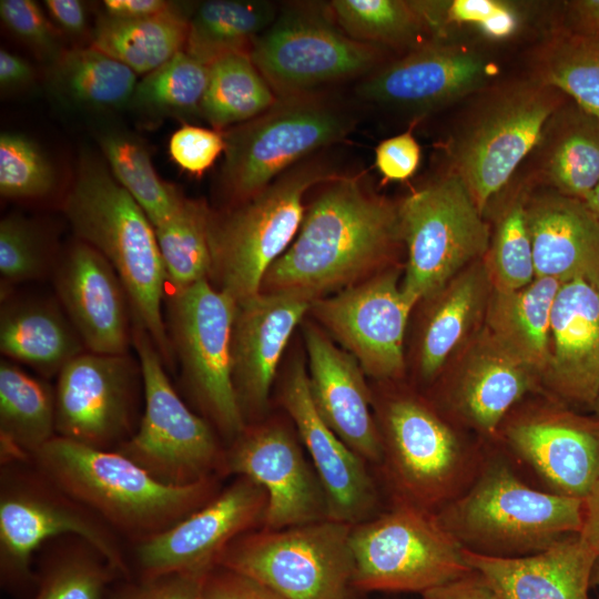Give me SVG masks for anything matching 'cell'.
<instances>
[{
  "mask_svg": "<svg viewBox=\"0 0 599 599\" xmlns=\"http://www.w3.org/2000/svg\"><path fill=\"white\" fill-rule=\"evenodd\" d=\"M399 240L398 207L359 176L338 174L306 205L295 238L266 272L261 292L315 301L358 283Z\"/></svg>",
  "mask_w": 599,
  "mask_h": 599,
  "instance_id": "6da1fadb",
  "label": "cell"
},
{
  "mask_svg": "<svg viewBox=\"0 0 599 599\" xmlns=\"http://www.w3.org/2000/svg\"><path fill=\"white\" fill-rule=\"evenodd\" d=\"M32 460L55 487L135 542L172 527L221 490L220 476L171 486L118 450L60 436L47 443Z\"/></svg>",
  "mask_w": 599,
  "mask_h": 599,
  "instance_id": "7a4b0ae2",
  "label": "cell"
},
{
  "mask_svg": "<svg viewBox=\"0 0 599 599\" xmlns=\"http://www.w3.org/2000/svg\"><path fill=\"white\" fill-rule=\"evenodd\" d=\"M78 240L102 254L119 275L136 324L152 338L164 364L174 361L163 321L166 274L154 226L109 167L84 158L63 200Z\"/></svg>",
  "mask_w": 599,
  "mask_h": 599,
  "instance_id": "3957f363",
  "label": "cell"
},
{
  "mask_svg": "<svg viewBox=\"0 0 599 599\" xmlns=\"http://www.w3.org/2000/svg\"><path fill=\"white\" fill-rule=\"evenodd\" d=\"M582 510L583 499L534 488L507 458L489 457L467 489L435 516L463 549L516 558L579 534Z\"/></svg>",
  "mask_w": 599,
  "mask_h": 599,
  "instance_id": "277c9868",
  "label": "cell"
},
{
  "mask_svg": "<svg viewBox=\"0 0 599 599\" xmlns=\"http://www.w3.org/2000/svg\"><path fill=\"white\" fill-rule=\"evenodd\" d=\"M564 94L531 77L478 91L443 144L457 175L483 213L490 199L538 146Z\"/></svg>",
  "mask_w": 599,
  "mask_h": 599,
  "instance_id": "5b68a950",
  "label": "cell"
},
{
  "mask_svg": "<svg viewBox=\"0 0 599 599\" xmlns=\"http://www.w3.org/2000/svg\"><path fill=\"white\" fill-rule=\"evenodd\" d=\"M338 174L326 162L304 160L246 201L222 213L211 210L209 281L236 302L260 293L266 272L301 227L305 195Z\"/></svg>",
  "mask_w": 599,
  "mask_h": 599,
  "instance_id": "8992f818",
  "label": "cell"
},
{
  "mask_svg": "<svg viewBox=\"0 0 599 599\" xmlns=\"http://www.w3.org/2000/svg\"><path fill=\"white\" fill-rule=\"evenodd\" d=\"M375 417L382 443L378 467L394 502L436 512L474 480L483 458L420 399L395 395Z\"/></svg>",
  "mask_w": 599,
  "mask_h": 599,
  "instance_id": "52a82bcc",
  "label": "cell"
},
{
  "mask_svg": "<svg viewBox=\"0 0 599 599\" xmlns=\"http://www.w3.org/2000/svg\"><path fill=\"white\" fill-rule=\"evenodd\" d=\"M355 119L316 93L277 98L262 114L224 132L221 186L230 206L246 201L315 151L342 141Z\"/></svg>",
  "mask_w": 599,
  "mask_h": 599,
  "instance_id": "ba28073f",
  "label": "cell"
},
{
  "mask_svg": "<svg viewBox=\"0 0 599 599\" xmlns=\"http://www.w3.org/2000/svg\"><path fill=\"white\" fill-rule=\"evenodd\" d=\"M352 525L325 519L235 538L220 567L255 579L285 599H356Z\"/></svg>",
  "mask_w": 599,
  "mask_h": 599,
  "instance_id": "9c48e42d",
  "label": "cell"
},
{
  "mask_svg": "<svg viewBox=\"0 0 599 599\" xmlns=\"http://www.w3.org/2000/svg\"><path fill=\"white\" fill-rule=\"evenodd\" d=\"M351 545L358 591L422 595L474 570L435 512L404 502L352 526Z\"/></svg>",
  "mask_w": 599,
  "mask_h": 599,
  "instance_id": "30bf717a",
  "label": "cell"
},
{
  "mask_svg": "<svg viewBox=\"0 0 599 599\" xmlns=\"http://www.w3.org/2000/svg\"><path fill=\"white\" fill-rule=\"evenodd\" d=\"M144 389V413L135 434L118 451L159 481L186 486L222 476L223 450L209 422L194 414L172 387L149 333L132 329Z\"/></svg>",
  "mask_w": 599,
  "mask_h": 599,
  "instance_id": "8fae6325",
  "label": "cell"
},
{
  "mask_svg": "<svg viewBox=\"0 0 599 599\" xmlns=\"http://www.w3.org/2000/svg\"><path fill=\"white\" fill-rule=\"evenodd\" d=\"M407 247L402 290L413 304L438 294L489 246V227L464 182L444 173L398 206Z\"/></svg>",
  "mask_w": 599,
  "mask_h": 599,
  "instance_id": "7c38bea8",
  "label": "cell"
},
{
  "mask_svg": "<svg viewBox=\"0 0 599 599\" xmlns=\"http://www.w3.org/2000/svg\"><path fill=\"white\" fill-rule=\"evenodd\" d=\"M167 306V334L184 384L204 416L233 441L246 427L232 378L236 301L202 280L173 292Z\"/></svg>",
  "mask_w": 599,
  "mask_h": 599,
  "instance_id": "4fadbf2b",
  "label": "cell"
},
{
  "mask_svg": "<svg viewBox=\"0 0 599 599\" xmlns=\"http://www.w3.org/2000/svg\"><path fill=\"white\" fill-rule=\"evenodd\" d=\"M69 535L90 544L119 573H128L118 538L102 519L55 487L38 469L29 473L14 464L4 466L0 493L2 579L12 583L32 582L33 554L45 541Z\"/></svg>",
  "mask_w": 599,
  "mask_h": 599,
  "instance_id": "5bb4252c",
  "label": "cell"
},
{
  "mask_svg": "<svg viewBox=\"0 0 599 599\" xmlns=\"http://www.w3.org/2000/svg\"><path fill=\"white\" fill-rule=\"evenodd\" d=\"M250 57L275 95L286 98L372 72L383 55L319 14L287 11L255 39Z\"/></svg>",
  "mask_w": 599,
  "mask_h": 599,
  "instance_id": "9a60e30c",
  "label": "cell"
},
{
  "mask_svg": "<svg viewBox=\"0 0 599 599\" xmlns=\"http://www.w3.org/2000/svg\"><path fill=\"white\" fill-rule=\"evenodd\" d=\"M224 475L244 476L264 488L267 507L260 528L277 530L328 519L316 470L298 435L282 422L247 425L225 450Z\"/></svg>",
  "mask_w": 599,
  "mask_h": 599,
  "instance_id": "2e32d148",
  "label": "cell"
},
{
  "mask_svg": "<svg viewBox=\"0 0 599 599\" xmlns=\"http://www.w3.org/2000/svg\"><path fill=\"white\" fill-rule=\"evenodd\" d=\"M266 507L264 488L237 476L201 508L166 530L138 541V565L145 578L205 576L235 538L262 526Z\"/></svg>",
  "mask_w": 599,
  "mask_h": 599,
  "instance_id": "e0dca14e",
  "label": "cell"
},
{
  "mask_svg": "<svg viewBox=\"0 0 599 599\" xmlns=\"http://www.w3.org/2000/svg\"><path fill=\"white\" fill-rule=\"evenodd\" d=\"M397 271H386L313 301L309 312L366 375L387 380L404 369V335L414 307L398 283Z\"/></svg>",
  "mask_w": 599,
  "mask_h": 599,
  "instance_id": "ac0fdd59",
  "label": "cell"
},
{
  "mask_svg": "<svg viewBox=\"0 0 599 599\" xmlns=\"http://www.w3.org/2000/svg\"><path fill=\"white\" fill-rule=\"evenodd\" d=\"M128 355L82 353L58 374L55 434L108 449L132 428L135 370Z\"/></svg>",
  "mask_w": 599,
  "mask_h": 599,
  "instance_id": "d6986e66",
  "label": "cell"
},
{
  "mask_svg": "<svg viewBox=\"0 0 599 599\" xmlns=\"http://www.w3.org/2000/svg\"><path fill=\"white\" fill-rule=\"evenodd\" d=\"M494 71L480 52L434 40L374 71L358 93L380 105L426 113L483 90Z\"/></svg>",
  "mask_w": 599,
  "mask_h": 599,
  "instance_id": "ffe728a7",
  "label": "cell"
},
{
  "mask_svg": "<svg viewBox=\"0 0 599 599\" xmlns=\"http://www.w3.org/2000/svg\"><path fill=\"white\" fill-rule=\"evenodd\" d=\"M280 399L322 483L328 519L354 526L376 516L379 496L368 464L318 415L302 359L295 361L286 373Z\"/></svg>",
  "mask_w": 599,
  "mask_h": 599,
  "instance_id": "44dd1931",
  "label": "cell"
},
{
  "mask_svg": "<svg viewBox=\"0 0 599 599\" xmlns=\"http://www.w3.org/2000/svg\"><path fill=\"white\" fill-rule=\"evenodd\" d=\"M313 301L295 293L260 292L236 302L232 378L245 423L267 406L284 349Z\"/></svg>",
  "mask_w": 599,
  "mask_h": 599,
  "instance_id": "7402d4cb",
  "label": "cell"
},
{
  "mask_svg": "<svg viewBox=\"0 0 599 599\" xmlns=\"http://www.w3.org/2000/svg\"><path fill=\"white\" fill-rule=\"evenodd\" d=\"M504 439L547 491L583 499L599 480V418L539 414L510 423Z\"/></svg>",
  "mask_w": 599,
  "mask_h": 599,
  "instance_id": "603a6c76",
  "label": "cell"
},
{
  "mask_svg": "<svg viewBox=\"0 0 599 599\" xmlns=\"http://www.w3.org/2000/svg\"><path fill=\"white\" fill-rule=\"evenodd\" d=\"M57 294L84 347L102 355H128L133 344L129 297L108 260L77 240L54 272Z\"/></svg>",
  "mask_w": 599,
  "mask_h": 599,
  "instance_id": "cb8c5ba5",
  "label": "cell"
},
{
  "mask_svg": "<svg viewBox=\"0 0 599 599\" xmlns=\"http://www.w3.org/2000/svg\"><path fill=\"white\" fill-rule=\"evenodd\" d=\"M312 402L325 424L367 464L378 466L382 443L372 396L358 362L317 326L304 327ZM307 370V369H306Z\"/></svg>",
  "mask_w": 599,
  "mask_h": 599,
  "instance_id": "d4e9b609",
  "label": "cell"
},
{
  "mask_svg": "<svg viewBox=\"0 0 599 599\" xmlns=\"http://www.w3.org/2000/svg\"><path fill=\"white\" fill-rule=\"evenodd\" d=\"M546 382L562 399L591 406L599 392V288L561 284L550 316Z\"/></svg>",
  "mask_w": 599,
  "mask_h": 599,
  "instance_id": "484cf974",
  "label": "cell"
},
{
  "mask_svg": "<svg viewBox=\"0 0 599 599\" xmlns=\"http://www.w3.org/2000/svg\"><path fill=\"white\" fill-rule=\"evenodd\" d=\"M536 277L599 288V219L585 202L550 193L526 202Z\"/></svg>",
  "mask_w": 599,
  "mask_h": 599,
  "instance_id": "4316f807",
  "label": "cell"
},
{
  "mask_svg": "<svg viewBox=\"0 0 599 599\" xmlns=\"http://www.w3.org/2000/svg\"><path fill=\"white\" fill-rule=\"evenodd\" d=\"M464 554L501 599H589L591 572L599 557L579 534L522 557H490L465 549Z\"/></svg>",
  "mask_w": 599,
  "mask_h": 599,
  "instance_id": "83f0119b",
  "label": "cell"
},
{
  "mask_svg": "<svg viewBox=\"0 0 599 599\" xmlns=\"http://www.w3.org/2000/svg\"><path fill=\"white\" fill-rule=\"evenodd\" d=\"M83 346L70 319L48 301H17L1 308V353L45 376L59 374Z\"/></svg>",
  "mask_w": 599,
  "mask_h": 599,
  "instance_id": "f1b7e54d",
  "label": "cell"
},
{
  "mask_svg": "<svg viewBox=\"0 0 599 599\" xmlns=\"http://www.w3.org/2000/svg\"><path fill=\"white\" fill-rule=\"evenodd\" d=\"M538 145L542 179L558 193L585 202L599 181V119L564 103Z\"/></svg>",
  "mask_w": 599,
  "mask_h": 599,
  "instance_id": "f546056e",
  "label": "cell"
},
{
  "mask_svg": "<svg viewBox=\"0 0 599 599\" xmlns=\"http://www.w3.org/2000/svg\"><path fill=\"white\" fill-rule=\"evenodd\" d=\"M534 386L531 368L496 343L470 363L453 394L465 422L494 436L507 413Z\"/></svg>",
  "mask_w": 599,
  "mask_h": 599,
  "instance_id": "4dcf8cb0",
  "label": "cell"
},
{
  "mask_svg": "<svg viewBox=\"0 0 599 599\" xmlns=\"http://www.w3.org/2000/svg\"><path fill=\"white\" fill-rule=\"evenodd\" d=\"M55 433V393L8 361L0 363L1 461L23 463Z\"/></svg>",
  "mask_w": 599,
  "mask_h": 599,
  "instance_id": "1f68e13d",
  "label": "cell"
},
{
  "mask_svg": "<svg viewBox=\"0 0 599 599\" xmlns=\"http://www.w3.org/2000/svg\"><path fill=\"white\" fill-rule=\"evenodd\" d=\"M561 282L535 277L511 292L497 291L489 312L496 343L531 369H546L550 354V316Z\"/></svg>",
  "mask_w": 599,
  "mask_h": 599,
  "instance_id": "d6a6232c",
  "label": "cell"
},
{
  "mask_svg": "<svg viewBox=\"0 0 599 599\" xmlns=\"http://www.w3.org/2000/svg\"><path fill=\"white\" fill-rule=\"evenodd\" d=\"M190 18L181 4L141 19H120L103 13L93 28L92 47L136 74L145 75L184 50Z\"/></svg>",
  "mask_w": 599,
  "mask_h": 599,
  "instance_id": "836d02e7",
  "label": "cell"
},
{
  "mask_svg": "<svg viewBox=\"0 0 599 599\" xmlns=\"http://www.w3.org/2000/svg\"><path fill=\"white\" fill-rule=\"evenodd\" d=\"M136 75L92 45L63 50L51 62L48 73L57 95L74 106L93 111L130 105L138 84Z\"/></svg>",
  "mask_w": 599,
  "mask_h": 599,
  "instance_id": "e575fe53",
  "label": "cell"
},
{
  "mask_svg": "<svg viewBox=\"0 0 599 599\" xmlns=\"http://www.w3.org/2000/svg\"><path fill=\"white\" fill-rule=\"evenodd\" d=\"M275 19V6L268 1L202 2L191 13L184 51L209 65L230 53H250L255 39Z\"/></svg>",
  "mask_w": 599,
  "mask_h": 599,
  "instance_id": "d590c367",
  "label": "cell"
},
{
  "mask_svg": "<svg viewBox=\"0 0 599 599\" xmlns=\"http://www.w3.org/2000/svg\"><path fill=\"white\" fill-rule=\"evenodd\" d=\"M532 79L599 119V34L558 31L536 49Z\"/></svg>",
  "mask_w": 599,
  "mask_h": 599,
  "instance_id": "8d00e7d4",
  "label": "cell"
},
{
  "mask_svg": "<svg viewBox=\"0 0 599 599\" xmlns=\"http://www.w3.org/2000/svg\"><path fill=\"white\" fill-rule=\"evenodd\" d=\"M276 100L250 53H230L210 64L201 115L213 129L223 131L262 114Z\"/></svg>",
  "mask_w": 599,
  "mask_h": 599,
  "instance_id": "74e56055",
  "label": "cell"
},
{
  "mask_svg": "<svg viewBox=\"0 0 599 599\" xmlns=\"http://www.w3.org/2000/svg\"><path fill=\"white\" fill-rule=\"evenodd\" d=\"M210 214L203 201L185 196L170 217L154 226L166 281L173 292L210 278Z\"/></svg>",
  "mask_w": 599,
  "mask_h": 599,
  "instance_id": "f35d334b",
  "label": "cell"
},
{
  "mask_svg": "<svg viewBox=\"0 0 599 599\" xmlns=\"http://www.w3.org/2000/svg\"><path fill=\"white\" fill-rule=\"evenodd\" d=\"M98 139L110 172L142 207L153 226L179 209L185 196L160 177L146 148L138 138L109 130Z\"/></svg>",
  "mask_w": 599,
  "mask_h": 599,
  "instance_id": "ab89813d",
  "label": "cell"
},
{
  "mask_svg": "<svg viewBox=\"0 0 599 599\" xmlns=\"http://www.w3.org/2000/svg\"><path fill=\"white\" fill-rule=\"evenodd\" d=\"M480 266L458 276L444 291L423 333L419 369L424 378L435 376L475 319L485 294Z\"/></svg>",
  "mask_w": 599,
  "mask_h": 599,
  "instance_id": "60d3db41",
  "label": "cell"
},
{
  "mask_svg": "<svg viewBox=\"0 0 599 599\" xmlns=\"http://www.w3.org/2000/svg\"><path fill=\"white\" fill-rule=\"evenodd\" d=\"M210 65L182 50L138 81L130 105L151 115L201 114Z\"/></svg>",
  "mask_w": 599,
  "mask_h": 599,
  "instance_id": "b9f144b4",
  "label": "cell"
},
{
  "mask_svg": "<svg viewBox=\"0 0 599 599\" xmlns=\"http://www.w3.org/2000/svg\"><path fill=\"white\" fill-rule=\"evenodd\" d=\"M329 8L344 33L374 45L416 48L426 31L410 1L334 0Z\"/></svg>",
  "mask_w": 599,
  "mask_h": 599,
  "instance_id": "7bdbcfd3",
  "label": "cell"
},
{
  "mask_svg": "<svg viewBox=\"0 0 599 599\" xmlns=\"http://www.w3.org/2000/svg\"><path fill=\"white\" fill-rule=\"evenodd\" d=\"M119 571L90 544L81 540L49 560L33 599H103Z\"/></svg>",
  "mask_w": 599,
  "mask_h": 599,
  "instance_id": "ee69618b",
  "label": "cell"
},
{
  "mask_svg": "<svg viewBox=\"0 0 599 599\" xmlns=\"http://www.w3.org/2000/svg\"><path fill=\"white\" fill-rule=\"evenodd\" d=\"M53 164L42 149L23 133L0 135V194L12 200L41 199L55 187Z\"/></svg>",
  "mask_w": 599,
  "mask_h": 599,
  "instance_id": "f6af8a7d",
  "label": "cell"
},
{
  "mask_svg": "<svg viewBox=\"0 0 599 599\" xmlns=\"http://www.w3.org/2000/svg\"><path fill=\"white\" fill-rule=\"evenodd\" d=\"M490 270L497 291L511 292L536 277L526 201L517 199L502 213L490 247Z\"/></svg>",
  "mask_w": 599,
  "mask_h": 599,
  "instance_id": "bcb514c9",
  "label": "cell"
},
{
  "mask_svg": "<svg viewBox=\"0 0 599 599\" xmlns=\"http://www.w3.org/2000/svg\"><path fill=\"white\" fill-rule=\"evenodd\" d=\"M49 254L38 227L22 215L0 222V274L6 286L43 277Z\"/></svg>",
  "mask_w": 599,
  "mask_h": 599,
  "instance_id": "7dc6e473",
  "label": "cell"
},
{
  "mask_svg": "<svg viewBox=\"0 0 599 599\" xmlns=\"http://www.w3.org/2000/svg\"><path fill=\"white\" fill-rule=\"evenodd\" d=\"M0 17L13 35L50 63L63 51L59 30L35 1L1 0Z\"/></svg>",
  "mask_w": 599,
  "mask_h": 599,
  "instance_id": "c3c4849f",
  "label": "cell"
},
{
  "mask_svg": "<svg viewBox=\"0 0 599 599\" xmlns=\"http://www.w3.org/2000/svg\"><path fill=\"white\" fill-rule=\"evenodd\" d=\"M225 146L223 131L184 124L171 135L169 153L183 171L200 176L224 153Z\"/></svg>",
  "mask_w": 599,
  "mask_h": 599,
  "instance_id": "681fc988",
  "label": "cell"
},
{
  "mask_svg": "<svg viewBox=\"0 0 599 599\" xmlns=\"http://www.w3.org/2000/svg\"><path fill=\"white\" fill-rule=\"evenodd\" d=\"M422 151L412 131L390 136L375 149V165L385 181L412 177L420 163Z\"/></svg>",
  "mask_w": 599,
  "mask_h": 599,
  "instance_id": "f907efd6",
  "label": "cell"
},
{
  "mask_svg": "<svg viewBox=\"0 0 599 599\" xmlns=\"http://www.w3.org/2000/svg\"><path fill=\"white\" fill-rule=\"evenodd\" d=\"M205 576L171 573L145 578L121 589L112 599H205Z\"/></svg>",
  "mask_w": 599,
  "mask_h": 599,
  "instance_id": "816d5d0a",
  "label": "cell"
},
{
  "mask_svg": "<svg viewBox=\"0 0 599 599\" xmlns=\"http://www.w3.org/2000/svg\"><path fill=\"white\" fill-rule=\"evenodd\" d=\"M205 599H285L264 583L216 566L204 578Z\"/></svg>",
  "mask_w": 599,
  "mask_h": 599,
  "instance_id": "f5cc1de1",
  "label": "cell"
},
{
  "mask_svg": "<svg viewBox=\"0 0 599 599\" xmlns=\"http://www.w3.org/2000/svg\"><path fill=\"white\" fill-rule=\"evenodd\" d=\"M423 599H501L477 571L422 593Z\"/></svg>",
  "mask_w": 599,
  "mask_h": 599,
  "instance_id": "db71d44e",
  "label": "cell"
},
{
  "mask_svg": "<svg viewBox=\"0 0 599 599\" xmlns=\"http://www.w3.org/2000/svg\"><path fill=\"white\" fill-rule=\"evenodd\" d=\"M44 8L54 24L72 37L82 35L88 28L85 6L79 0H45Z\"/></svg>",
  "mask_w": 599,
  "mask_h": 599,
  "instance_id": "11a10c76",
  "label": "cell"
},
{
  "mask_svg": "<svg viewBox=\"0 0 599 599\" xmlns=\"http://www.w3.org/2000/svg\"><path fill=\"white\" fill-rule=\"evenodd\" d=\"M104 14L120 19H141L167 12L179 4L165 0H104Z\"/></svg>",
  "mask_w": 599,
  "mask_h": 599,
  "instance_id": "9f6ffc18",
  "label": "cell"
},
{
  "mask_svg": "<svg viewBox=\"0 0 599 599\" xmlns=\"http://www.w3.org/2000/svg\"><path fill=\"white\" fill-rule=\"evenodd\" d=\"M34 79L31 64L6 49L0 50V87L2 92L28 87Z\"/></svg>",
  "mask_w": 599,
  "mask_h": 599,
  "instance_id": "6f0895ef",
  "label": "cell"
},
{
  "mask_svg": "<svg viewBox=\"0 0 599 599\" xmlns=\"http://www.w3.org/2000/svg\"><path fill=\"white\" fill-rule=\"evenodd\" d=\"M582 540L599 556V480L583 498Z\"/></svg>",
  "mask_w": 599,
  "mask_h": 599,
  "instance_id": "680465c9",
  "label": "cell"
},
{
  "mask_svg": "<svg viewBox=\"0 0 599 599\" xmlns=\"http://www.w3.org/2000/svg\"><path fill=\"white\" fill-rule=\"evenodd\" d=\"M577 33L599 34V0H576L567 3Z\"/></svg>",
  "mask_w": 599,
  "mask_h": 599,
  "instance_id": "91938a15",
  "label": "cell"
},
{
  "mask_svg": "<svg viewBox=\"0 0 599 599\" xmlns=\"http://www.w3.org/2000/svg\"><path fill=\"white\" fill-rule=\"evenodd\" d=\"M585 204L599 219V181L585 201Z\"/></svg>",
  "mask_w": 599,
  "mask_h": 599,
  "instance_id": "94428289",
  "label": "cell"
},
{
  "mask_svg": "<svg viewBox=\"0 0 599 599\" xmlns=\"http://www.w3.org/2000/svg\"><path fill=\"white\" fill-rule=\"evenodd\" d=\"M590 586L591 587H599V557L597 558L593 569L591 572V579H590Z\"/></svg>",
  "mask_w": 599,
  "mask_h": 599,
  "instance_id": "6125c7cd",
  "label": "cell"
},
{
  "mask_svg": "<svg viewBox=\"0 0 599 599\" xmlns=\"http://www.w3.org/2000/svg\"><path fill=\"white\" fill-rule=\"evenodd\" d=\"M592 407H593V409H595V412H596V414H597V416L599 418V392L597 394V397H596V399L593 402Z\"/></svg>",
  "mask_w": 599,
  "mask_h": 599,
  "instance_id": "be15d7a7",
  "label": "cell"
}]
</instances>
